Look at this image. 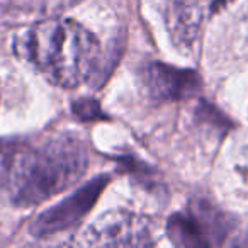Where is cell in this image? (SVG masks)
<instances>
[{
    "label": "cell",
    "mask_w": 248,
    "mask_h": 248,
    "mask_svg": "<svg viewBox=\"0 0 248 248\" xmlns=\"http://www.w3.org/2000/svg\"><path fill=\"white\" fill-rule=\"evenodd\" d=\"M17 53L51 83L73 89L97 73L100 45L92 32L70 19H46L28 28Z\"/></svg>",
    "instance_id": "1"
},
{
    "label": "cell",
    "mask_w": 248,
    "mask_h": 248,
    "mask_svg": "<svg viewBox=\"0 0 248 248\" xmlns=\"http://www.w3.org/2000/svg\"><path fill=\"white\" fill-rule=\"evenodd\" d=\"M89 156L80 140H49L17 152L5 167V190L17 206H34L60 194L85 173Z\"/></svg>",
    "instance_id": "2"
},
{
    "label": "cell",
    "mask_w": 248,
    "mask_h": 248,
    "mask_svg": "<svg viewBox=\"0 0 248 248\" xmlns=\"http://www.w3.org/2000/svg\"><path fill=\"white\" fill-rule=\"evenodd\" d=\"M231 223L219 209L199 201L169 221V236L180 247H216L224 241Z\"/></svg>",
    "instance_id": "3"
},
{
    "label": "cell",
    "mask_w": 248,
    "mask_h": 248,
    "mask_svg": "<svg viewBox=\"0 0 248 248\" xmlns=\"http://www.w3.org/2000/svg\"><path fill=\"white\" fill-rule=\"evenodd\" d=\"M85 247H148L153 243V224L148 217L126 211H110L80 233Z\"/></svg>",
    "instance_id": "4"
},
{
    "label": "cell",
    "mask_w": 248,
    "mask_h": 248,
    "mask_svg": "<svg viewBox=\"0 0 248 248\" xmlns=\"http://www.w3.org/2000/svg\"><path fill=\"white\" fill-rule=\"evenodd\" d=\"M107 186V177H97L92 179L87 186L73 192L70 197L63 199L51 209L41 213L31 224V233L36 238L53 236L56 233L75 226L83 216L90 211L104 187Z\"/></svg>",
    "instance_id": "5"
},
{
    "label": "cell",
    "mask_w": 248,
    "mask_h": 248,
    "mask_svg": "<svg viewBox=\"0 0 248 248\" xmlns=\"http://www.w3.org/2000/svg\"><path fill=\"white\" fill-rule=\"evenodd\" d=\"M141 80L146 92L160 100L189 99L201 90V78L196 72L165 63H148L141 70Z\"/></svg>",
    "instance_id": "6"
},
{
    "label": "cell",
    "mask_w": 248,
    "mask_h": 248,
    "mask_svg": "<svg viewBox=\"0 0 248 248\" xmlns=\"http://www.w3.org/2000/svg\"><path fill=\"white\" fill-rule=\"evenodd\" d=\"M202 7L190 0H175L167 9V28L173 43L190 48L197 41L202 24Z\"/></svg>",
    "instance_id": "7"
},
{
    "label": "cell",
    "mask_w": 248,
    "mask_h": 248,
    "mask_svg": "<svg viewBox=\"0 0 248 248\" xmlns=\"http://www.w3.org/2000/svg\"><path fill=\"white\" fill-rule=\"evenodd\" d=\"M99 106L95 102H90V100H82L80 104L75 106V114L82 119H90V117H99Z\"/></svg>",
    "instance_id": "8"
},
{
    "label": "cell",
    "mask_w": 248,
    "mask_h": 248,
    "mask_svg": "<svg viewBox=\"0 0 248 248\" xmlns=\"http://www.w3.org/2000/svg\"><path fill=\"white\" fill-rule=\"evenodd\" d=\"M77 2H80V0H46V4H48L49 9H53V11L72 7V5H75Z\"/></svg>",
    "instance_id": "9"
}]
</instances>
